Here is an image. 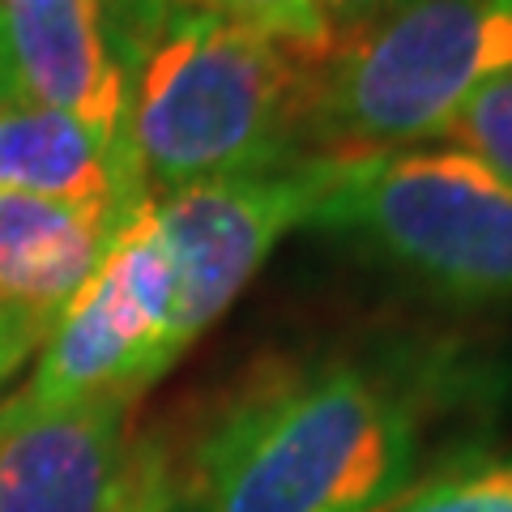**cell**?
Instances as JSON below:
<instances>
[{"mask_svg": "<svg viewBox=\"0 0 512 512\" xmlns=\"http://www.w3.org/2000/svg\"><path fill=\"white\" fill-rule=\"evenodd\" d=\"M414 410L359 363H269L180 453L137 444L146 512H380L414 474Z\"/></svg>", "mask_w": 512, "mask_h": 512, "instance_id": "cell-1", "label": "cell"}, {"mask_svg": "<svg viewBox=\"0 0 512 512\" xmlns=\"http://www.w3.org/2000/svg\"><path fill=\"white\" fill-rule=\"evenodd\" d=\"M325 56L167 5L128 90V150L150 197L308 163Z\"/></svg>", "mask_w": 512, "mask_h": 512, "instance_id": "cell-2", "label": "cell"}, {"mask_svg": "<svg viewBox=\"0 0 512 512\" xmlns=\"http://www.w3.org/2000/svg\"><path fill=\"white\" fill-rule=\"evenodd\" d=\"M512 77V0H397L342 30L325 64L320 154H376L436 137L478 90Z\"/></svg>", "mask_w": 512, "mask_h": 512, "instance_id": "cell-3", "label": "cell"}, {"mask_svg": "<svg viewBox=\"0 0 512 512\" xmlns=\"http://www.w3.org/2000/svg\"><path fill=\"white\" fill-rule=\"evenodd\" d=\"M308 227L363 239L448 299H512V180L466 150L342 154Z\"/></svg>", "mask_w": 512, "mask_h": 512, "instance_id": "cell-4", "label": "cell"}, {"mask_svg": "<svg viewBox=\"0 0 512 512\" xmlns=\"http://www.w3.org/2000/svg\"><path fill=\"white\" fill-rule=\"evenodd\" d=\"M171 316L175 274L146 201L124 218L99 269L52 320L22 393L43 406H133L180 359Z\"/></svg>", "mask_w": 512, "mask_h": 512, "instance_id": "cell-5", "label": "cell"}, {"mask_svg": "<svg viewBox=\"0 0 512 512\" xmlns=\"http://www.w3.org/2000/svg\"><path fill=\"white\" fill-rule=\"evenodd\" d=\"M338 163L342 154H316L282 171L205 180L150 197L154 227L175 274L171 333L180 355L261 274L278 239L308 227Z\"/></svg>", "mask_w": 512, "mask_h": 512, "instance_id": "cell-6", "label": "cell"}, {"mask_svg": "<svg viewBox=\"0 0 512 512\" xmlns=\"http://www.w3.org/2000/svg\"><path fill=\"white\" fill-rule=\"evenodd\" d=\"M124 402H0V512H124L133 448Z\"/></svg>", "mask_w": 512, "mask_h": 512, "instance_id": "cell-7", "label": "cell"}, {"mask_svg": "<svg viewBox=\"0 0 512 512\" xmlns=\"http://www.w3.org/2000/svg\"><path fill=\"white\" fill-rule=\"evenodd\" d=\"M22 103L82 120L107 141H128L133 60L116 35L107 0L56 9H5Z\"/></svg>", "mask_w": 512, "mask_h": 512, "instance_id": "cell-8", "label": "cell"}, {"mask_svg": "<svg viewBox=\"0 0 512 512\" xmlns=\"http://www.w3.org/2000/svg\"><path fill=\"white\" fill-rule=\"evenodd\" d=\"M124 218L103 205L0 192V312L56 320L99 269Z\"/></svg>", "mask_w": 512, "mask_h": 512, "instance_id": "cell-9", "label": "cell"}, {"mask_svg": "<svg viewBox=\"0 0 512 512\" xmlns=\"http://www.w3.org/2000/svg\"><path fill=\"white\" fill-rule=\"evenodd\" d=\"M0 192L133 214L150 201L128 141H107L47 107H0Z\"/></svg>", "mask_w": 512, "mask_h": 512, "instance_id": "cell-10", "label": "cell"}, {"mask_svg": "<svg viewBox=\"0 0 512 512\" xmlns=\"http://www.w3.org/2000/svg\"><path fill=\"white\" fill-rule=\"evenodd\" d=\"M192 5L222 22L244 26L252 35H265L325 60L342 39L338 0H192Z\"/></svg>", "mask_w": 512, "mask_h": 512, "instance_id": "cell-11", "label": "cell"}, {"mask_svg": "<svg viewBox=\"0 0 512 512\" xmlns=\"http://www.w3.org/2000/svg\"><path fill=\"white\" fill-rule=\"evenodd\" d=\"M380 512H512V453L444 470Z\"/></svg>", "mask_w": 512, "mask_h": 512, "instance_id": "cell-12", "label": "cell"}, {"mask_svg": "<svg viewBox=\"0 0 512 512\" xmlns=\"http://www.w3.org/2000/svg\"><path fill=\"white\" fill-rule=\"evenodd\" d=\"M436 141H448L453 150L474 154L478 163L512 180V77L478 90L444 120Z\"/></svg>", "mask_w": 512, "mask_h": 512, "instance_id": "cell-13", "label": "cell"}, {"mask_svg": "<svg viewBox=\"0 0 512 512\" xmlns=\"http://www.w3.org/2000/svg\"><path fill=\"white\" fill-rule=\"evenodd\" d=\"M47 329H52V320H43V316L0 312V384H5L43 346Z\"/></svg>", "mask_w": 512, "mask_h": 512, "instance_id": "cell-14", "label": "cell"}, {"mask_svg": "<svg viewBox=\"0 0 512 512\" xmlns=\"http://www.w3.org/2000/svg\"><path fill=\"white\" fill-rule=\"evenodd\" d=\"M0 107H26L22 103V86H18V69H13V52H9L5 5H0Z\"/></svg>", "mask_w": 512, "mask_h": 512, "instance_id": "cell-15", "label": "cell"}, {"mask_svg": "<svg viewBox=\"0 0 512 512\" xmlns=\"http://www.w3.org/2000/svg\"><path fill=\"white\" fill-rule=\"evenodd\" d=\"M5 9H56V5H69V0H0ZM111 5V0H107Z\"/></svg>", "mask_w": 512, "mask_h": 512, "instance_id": "cell-16", "label": "cell"}, {"mask_svg": "<svg viewBox=\"0 0 512 512\" xmlns=\"http://www.w3.org/2000/svg\"><path fill=\"white\" fill-rule=\"evenodd\" d=\"M124 512H146V508H141V504H137V495H133V504H128Z\"/></svg>", "mask_w": 512, "mask_h": 512, "instance_id": "cell-17", "label": "cell"}]
</instances>
